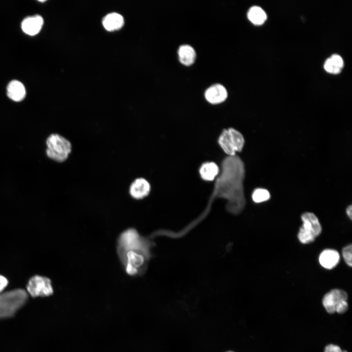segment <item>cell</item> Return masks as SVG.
Masks as SVG:
<instances>
[{"label": "cell", "instance_id": "6da1fadb", "mask_svg": "<svg viewBox=\"0 0 352 352\" xmlns=\"http://www.w3.org/2000/svg\"><path fill=\"white\" fill-rule=\"evenodd\" d=\"M245 172L244 164L237 154L224 158L207 205L204 212L186 226L189 231L207 216L216 198H222L226 201V210L231 214L238 215L243 211L246 203L243 187Z\"/></svg>", "mask_w": 352, "mask_h": 352}, {"label": "cell", "instance_id": "7a4b0ae2", "mask_svg": "<svg viewBox=\"0 0 352 352\" xmlns=\"http://www.w3.org/2000/svg\"><path fill=\"white\" fill-rule=\"evenodd\" d=\"M153 245L154 242L141 236L134 228H129L120 234L117 241V251L128 275L144 274L152 257L151 249Z\"/></svg>", "mask_w": 352, "mask_h": 352}, {"label": "cell", "instance_id": "3957f363", "mask_svg": "<svg viewBox=\"0 0 352 352\" xmlns=\"http://www.w3.org/2000/svg\"><path fill=\"white\" fill-rule=\"evenodd\" d=\"M27 293L22 289H16L0 293V319L12 317L27 299Z\"/></svg>", "mask_w": 352, "mask_h": 352}, {"label": "cell", "instance_id": "277c9868", "mask_svg": "<svg viewBox=\"0 0 352 352\" xmlns=\"http://www.w3.org/2000/svg\"><path fill=\"white\" fill-rule=\"evenodd\" d=\"M47 155L58 162L65 161L71 152V144L69 140L58 134H52L46 140Z\"/></svg>", "mask_w": 352, "mask_h": 352}, {"label": "cell", "instance_id": "5b68a950", "mask_svg": "<svg viewBox=\"0 0 352 352\" xmlns=\"http://www.w3.org/2000/svg\"><path fill=\"white\" fill-rule=\"evenodd\" d=\"M303 225L298 233L299 241L303 244L313 242L322 232V226L318 218L311 212H306L301 216Z\"/></svg>", "mask_w": 352, "mask_h": 352}, {"label": "cell", "instance_id": "8992f818", "mask_svg": "<svg viewBox=\"0 0 352 352\" xmlns=\"http://www.w3.org/2000/svg\"><path fill=\"white\" fill-rule=\"evenodd\" d=\"M348 294L344 290L333 289L324 296L322 304L329 313L342 314L348 309Z\"/></svg>", "mask_w": 352, "mask_h": 352}, {"label": "cell", "instance_id": "52a82bcc", "mask_svg": "<svg viewBox=\"0 0 352 352\" xmlns=\"http://www.w3.org/2000/svg\"><path fill=\"white\" fill-rule=\"evenodd\" d=\"M27 290L33 297L48 296L53 293L50 280L39 275L34 276L29 280L27 286Z\"/></svg>", "mask_w": 352, "mask_h": 352}, {"label": "cell", "instance_id": "ba28073f", "mask_svg": "<svg viewBox=\"0 0 352 352\" xmlns=\"http://www.w3.org/2000/svg\"><path fill=\"white\" fill-rule=\"evenodd\" d=\"M151 189L149 182L144 178L135 179L131 184L129 193L136 199H141L149 195Z\"/></svg>", "mask_w": 352, "mask_h": 352}, {"label": "cell", "instance_id": "9c48e42d", "mask_svg": "<svg viewBox=\"0 0 352 352\" xmlns=\"http://www.w3.org/2000/svg\"><path fill=\"white\" fill-rule=\"evenodd\" d=\"M227 91L221 85L217 84L210 87L205 92V98L210 104L217 105L223 102L227 98Z\"/></svg>", "mask_w": 352, "mask_h": 352}, {"label": "cell", "instance_id": "30bf717a", "mask_svg": "<svg viewBox=\"0 0 352 352\" xmlns=\"http://www.w3.org/2000/svg\"><path fill=\"white\" fill-rule=\"evenodd\" d=\"M43 23V19L39 15L28 17L23 20L22 23V28L26 34L33 36L40 32Z\"/></svg>", "mask_w": 352, "mask_h": 352}, {"label": "cell", "instance_id": "8fae6325", "mask_svg": "<svg viewBox=\"0 0 352 352\" xmlns=\"http://www.w3.org/2000/svg\"><path fill=\"white\" fill-rule=\"evenodd\" d=\"M339 261V253L337 250L332 249L324 250L319 257L320 264L327 269H331L335 267Z\"/></svg>", "mask_w": 352, "mask_h": 352}, {"label": "cell", "instance_id": "7c38bea8", "mask_svg": "<svg viewBox=\"0 0 352 352\" xmlns=\"http://www.w3.org/2000/svg\"><path fill=\"white\" fill-rule=\"evenodd\" d=\"M220 168L213 161H207L203 163L199 168V174L202 179L206 181H212L215 180L219 175Z\"/></svg>", "mask_w": 352, "mask_h": 352}, {"label": "cell", "instance_id": "4fadbf2b", "mask_svg": "<svg viewBox=\"0 0 352 352\" xmlns=\"http://www.w3.org/2000/svg\"><path fill=\"white\" fill-rule=\"evenodd\" d=\"M7 94L10 99L14 101H22L26 94L24 85L19 81H12L7 86Z\"/></svg>", "mask_w": 352, "mask_h": 352}, {"label": "cell", "instance_id": "5bb4252c", "mask_svg": "<svg viewBox=\"0 0 352 352\" xmlns=\"http://www.w3.org/2000/svg\"><path fill=\"white\" fill-rule=\"evenodd\" d=\"M178 56L180 62L185 66H190L196 59L195 50L191 46L188 44L181 45L178 49Z\"/></svg>", "mask_w": 352, "mask_h": 352}, {"label": "cell", "instance_id": "9a60e30c", "mask_svg": "<svg viewBox=\"0 0 352 352\" xmlns=\"http://www.w3.org/2000/svg\"><path fill=\"white\" fill-rule=\"evenodd\" d=\"M218 143L227 156H231L237 154L233 147L227 129L222 130L218 137Z\"/></svg>", "mask_w": 352, "mask_h": 352}, {"label": "cell", "instance_id": "2e32d148", "mask_svg": "<svg viewBox=\"0 0 352 352\" xmlns=\"http://www.w3.org/2000/svg\"><path fill=\"white\" fill-rule=\"evenodd\" d=\"M124 23L122 16L117 13H112L107 15L104 19L103 23L108 31H113L121 28Z\"/></svg>", "mask_w": 352, "mask_h": 352}, {"label": "cell", "instance_id": "e0dca14e", "mask_svg": "<svg viewBox=\"0 0 352 352\" xmlns=\"http://www.w3.org/2000/svg\"><path fill=\"white\" fill-rule=\"evenodd\" d=\"M233 147L236 153L241 152L244 146L245 140L241 132L235 128H227Z\"/></svg>", "mask_w": 352, "mask_h": 352}, {"label": "cell", "instance_id": "ac0fdd59", "mask_svg": "<svg viewBox=\"0 0 352 352\" xmlns=\"http://www.w3.org/2000/svg\"><path fill=\"white\" fill-rule=\"evenodd\" d=\"M247 17L253 23L257 25L263 23L266 19L265 12L262 8L258 6H254L249 9Z\"/></svg>", "mask_w": 352, "mask_h": 352}, {"label": "cell", "instance_id": "d6986e66", "mask_svg": "<svg viewBox=\"0 0 352 352\" xmlns=\"http://www.w3.org/2000/svg\"><path fill=\"white\" fill-rule=\"evenodd\" d=\"M253 200L256 203H260L268 200L270 194L268 190L263 188H257L252 194Z\"/></svg>", "mask_w": 352, "mask_h": 352}, {"label": "cell", "instance_id": "ffe728a7", "mask_svg": "<svg viewBox=\"0 0 352 352\" xmlns=\"http://www.w3.org/2000/svg\"><path fill=\"white\" fill-rule=\"evenodd\" d=\"M352 246L349 244L343 248L342 256L346 263L351 267L352 265Z\"/></svg>", "mask_w": 352, "mask_h": 352}, {"label": "cell", "instance_id": "44dd1931", "mask_svg": "<svg viewBox=\"0 0 352 352\" xmlns=\"http://www.w3.org/2000/svg\"><path fill=\"white\" fill-rule=\"evenodd\" d=\"M324 67L326 71L330 73L337 74L341 71L340 68L336 67L333 65L330 58L326 60Z\"/></svg>", "mask_w": 352, "mask_h": 352}, {"label": "cell", "instance_id": "7402d4cb", "mask_svg": "<svg viewBox=\"0 0 352 352\" xmlns=\"http://www.w3.org/2000/svg\"><path fill=\"white\" fill-rule=\"evenodd\" d=\"M330 58L335 67L341 69V68L343 66L344 62L340 56L337 54H334L332 55Z\"/></svg>", "mask_w": 352, "mask_h": 352}, {"label": "cell", "instance_id": "603a6c76", "mask_svg": "<svg viewBox=\"0 0 352 352\" xmlns=\"http://www.w3.org/2000/svg\"><path fill=\"white\" fill-rule=\"evenodd\" d=\"M325 352H347L342 350L340 347L334 344H329L326 346Z\"/></svg>", "mask_w": 352, "mask_h": 352}, {"label": "cell", "instance_id": "cb8c5ba5", "mask_svg": "<svg viewBox=\"0 0 352 352\" xmlns=\"http://www.w3.org/2000/svg\"><path fill=\"white\" fill-rule=\"evenodd\" d=\"M8 284V280L7 279L0 275V293L2 292L3 289L6 287Z\"/></svg>", "mask_w": 352, "mask_h": 352}, {"label": "cell", "instance_id": "d4e9b609", "mask_svg": "<svg viewBox=\"0 0 352 352\" xmlns=\"http://www.w3.org/2000/svg\"><path fill=\"white\" fill-rule=\"evenodd\" d=\"M346 213L351 220L352 219V206H348L346 209Z\"/></svg>", "mask_w": 352, "mask_h": 352}, {"label": "cell", "instance_id": "484cf974", "mask_svg": "<svg viewBox=\"0 0 352 352\" xmlns=\"http://www.w3.org/2000/svg\"><path fill=\"white\" fill-rule=\"evenodd\" d=\"M231 352V351H230V352Z\"/></svg>", "mask_w": 352, "mask_h": 352}]
</instances>
